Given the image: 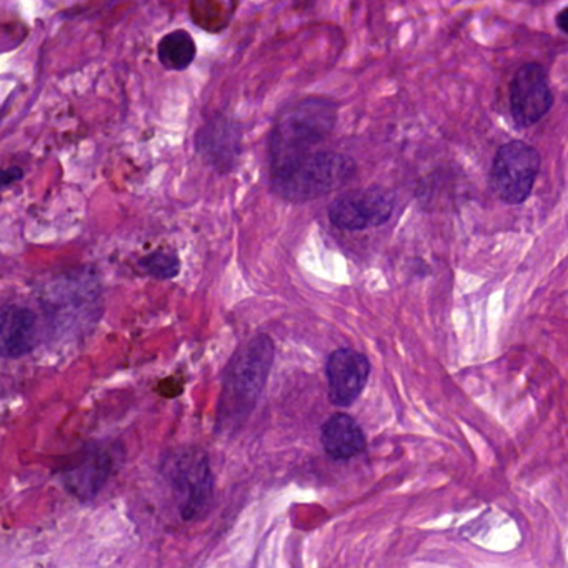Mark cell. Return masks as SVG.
<instances>
[{
    "label": "cell",
    "instance_id": "obj_1",
    "mask_svg": "<svg viewBox=\"0 0 568 568\" xmlns=\"http://www.w3.org/2000/svg\"><path fill=\"white\" fill-rule=\"evenodd\" d=\"M274 364V344L271 337L255 335L242 345L229 362L224 388L219 404V428H237L251 415L264 392Z\"/></svg>",
    "mask_w": 568,
    "mask_h": 568
},
{
    "label": "cell",
    "instance_id": "obj_2",
    "mask_svg": "<svg viewBox=\"0 0 568 568\" xmlns=\"http://www.w3.org/2000/svg\"><path fill=\"white\" fill-rule=\"evenodd\" d=\"M357 164L338 152H307L272 168V189L288 202H308L345 187Z\"/></svg>",
    "mask_w": 568,
    "mask_h": 568
},
{
    "label": "cell",
    "instance_id": "obj_3",
    "mask_svg": "<svg viewBox=\"0 0 568 568\" xmlns=\"http://www.w3.org/2000/svg\"><path fill=\"white\" fill-rule=\"evenodd\" d=\"M337 124V105L325 98H307L287 105L278 114L268 141L271 168L312 152Z\"/></svg>",
    "mask_w": 568,
    "mask_h": 568
},
{
    "label": "cell",
    "instance_id": "obj_4",
    "mask_svg": "<svg viewBox=\"0 0 568 568\" xmlns=\"http://www.w3.org/2000/svg\"><path fill=\"white\" fill-rule=\"evenodd\" d=\"M162 474L178 495L182 518L192 520L202 514L212 498L214 477L211 462L201 448H179L162 464Z\"/></svg>",
    "mask_w": 568,
    "mask_h": 568
},
{
    "label": "cell",
    "instance_id": "obj_5",
    "mask_svg": "<svg viewBox=\"0 0 568 568\" xmlns=\"http://www.w3.org/2000/svg\"><path fill=\"white\" fill-rule=\"evenodd\" d=\"M540 165V154L531 145L521 141L501 145L491 164V191L505 204H524L530 197Z\"/></svg>",
    "mask_w": 568,
    "mask_h": 568
},
{
    "label": "cell",
    "instance_id": "obj_6",
    "mask_svg": "<svg viewBox=\"0 0 568 568\" xmlns=\"http://www.w3.org/2000/svg\"><path fill=\"white\" fill-rule=\"evenodd\" d=\"M394 194L384 187L351 191L332 202L328 217L342 231H365L384 225L394 214Z\"/></svg>",
    "mask_w": 568,
    "mask_h": 568
},
{
    "label": "cell",
    "instance_id": "obj_7",
    "mask_svg": "<svg viewBox=\"0 0 568 568\" xmlns=\"http://www.w3.org/2000/svg\"><path fill=\"white\" fill-rule=\"evenodd\" d=\"M554 105L550 82L540 64L528 62L515 72L510 82V112L520 129L540 122Z\"/></svg>",
    "mask_w": 568,
    "mask_h": 568
},
{
    "label": "cell",
    "instance_id": "obj_8",
    "mask_svg": "<svg viewBox=\"0 0 568 568\" xmlns=\"http://www.w3.org/2000/svg\"><path fill=\"white\" fill-rule=\"evenodd\" d=\"M371 377V362L354 348H338L328 357L327 378L331 402L337 407L354 404Z\"/></svg>",
    "mask_w": 568,
    "mask_h": 568
},
{
    "label": "cell",
    "instance_id": "obj_9",
    "mask_svg": "<svg viewBox=\"0 0 568 568\" xmlns=\"http://www.w3.org/2000/svg\"><path fill=\"white\" fill-rule=\"evenodd\" d=\"M241 125L227 115L212 119L197 135L199 154L221 172L235 168L241 158Z\"/></svg>",
    "mask_w": 568,
    "mask_h": 568
},
{
    "label": "cell",
    "instance_id": "obj_10",
    "mask_svg": "<svg viewBox=\"0 0 568 568\" xmlns=\"http://www.w3.org/2000/svg\"><path fill=\"white\" fill-rule=\"evenodd\" d=\"M112 457L105 448H89L78 464L65 471V485L82 500L95 497L111 474Z\"/></svg>",
    "mask_w": 568,
    "mask_h": 568
},
{
    "label": "cell",
    "instance_id": "obj_11",
    "mask_svg": "<svg viewBox=\"0 0 568 568\" xmlns=\"http://www.w3.org/2000/svg\"><path fill=\"white\" fill-rule=\"evenodd\" d=\"M38 342V317L29 308L11 305L2 312L0 351L8 358L29 354Z\"/></svg>",
    "mask_w": 568,
    "mask_h": 568
},
{
    "label": "cell",
    "instance_id": "obj_12",
    "mask_svg": "<svg viewBox=\"0 0 568 568\" xmlns=\"http://www.w3.org/2000/svg\"><path fill=\"white\" fill-rule=\"evenodd\" d=\"M322 445L335 460H348L365 450L364 432L361 425L347 414H334L322 425Z\"/></svg>",
    "mask_w": 568,
    "mask_h": 568
},
{
    "label": "cell",
    "instance_id": "obj_13",
    "mask_svg": "<svg viewBox=\"0 0 568 568\" xmlns=\"http://www.w3.org/2000/svg\"><path fill=\"white\" fill-rule=\"evenodd\" d=\"M159 61L168 71H185L197 55V45L187 31L171 32L161 39L158 48Z\"/></svg>",
    "mask_w": 568,
    "mask_h": 568
},
{
    "label": "cell",
    "instance_id": "obj_14",
    "mask_svg": "<svg viewBox=\"0 0 568 568\" xmlns=\"http://www.w3.org/2000/svg\"><path fill=\"white\" fill-rule=\"evenodd\" d=\"M141 267L154 277L168 281V278H174L179 274L181 262H179L178 255L159 251L142 258Z\"/></svg>",
    "mask_w": 568,
    "mask_h": 568
},
{
    "label": "cell",
    "instance_id": "obj_15",
    "mask_svg": "<svg viewBox=\"0 0 568 568\" xmlns=\"http://www.w3.org/2000/svg\"><path fill=\"white\" fill-rule=\"evenodd\" d=\"M22 178H24V172H22L21 169H8V171H4V174H2V185L9 187V185L14 184V182L21 181Z\"/></svg>",
    "mask_w": 568,
    "mask_h": 568
},
{
    "label": "cell",
    "instance_id": "obj_16",
    "mask_svg": "<svg viewBox=\"0 0 568 568\" xmlns=\"http://www.w3.org/2000/svg\"><path fill=\"white\" fill-rule=\"evenodd\" d=\"M555 21H557V28L560 29L564 34H568V8L561 9Z\"/></svg>",
    "mask_w": 568,
    "mask_h": 568
}]
</instances>
